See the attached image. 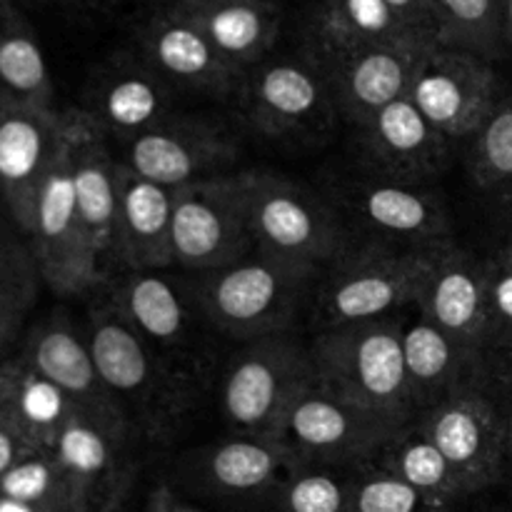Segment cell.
<instances>
[{
	"label": "cell",
	"instance_id": "cell-35",
	"mask_svg": "<svg viewBox=\"0 0 512 512\" xmlns=\"http://www.w3.org/2000/svg\"><path fill=\"white\" fill-rule=\"evenodd\" d=\"M0 498L40 512H83L73 483L50 450H30L0 478Z\"/></svg>",
	"mask_w": 512,
	"mask_h": 512
},
{
	"label": "cell",
	"instance_id": "cell-51",
	"mask_svg": "<svg viewBox=\"0 0 512 512\" xmlns=\"http://www.w3.org/2000/svg\"><path fill=\"white\" fill-rule=\"evenodd\" d=\"M115 512H125V510H123V508H120V510H115Z\"/></svg>",
	"mask_w": 512,
	"mask_h": 512
},
{
	"label": "cell",
	"instance_id": "cell-22",
	"mask_svg": "<svg viewBox=\"0 0 512 512\" xmlns=\"http://www.w3.org/2000/svg\"><path fill=\"white\" fill-rule=\"evenodd\" d=\"M298 465L283 440L258 433H233L190 455V475L203 493L258 510Z\"/></svg>",
	"mask_w": 512,
	"mask_h": 512
},
{
	"label": "cell",
	"instance_id": "cell-38",
	"mask_svg": "<svg viewBox=\"0 0 512 512\" xmlns=\"http://www.w3.org/2000/svg\"><path fill=\"white\" fill-rule=\"evenodd\" d=\"M490 350H512V243L485 258Z\"/></svg>",
	"mask_w": 512,
	"mask_h": 512
},
{
	"label": "cell",
	"instance_id": "cell-13",
	"mask_svg": "<svg viewBox=\"0 0 512 512\" xmlns=\"http://www.w3.org/2000/svg\"><path fill=\"white\" fill-rule=\"evenodd\" d=\"M235 100L245 123L273 140L315 133L338 115L328 78L308 53L260 60L243 75Z\"/></svg>",
	"mask_w": 512,
	"mask_h": 512
},
{
	"label": "cell",
	"instance_id": "cell-44",
	"mask_svg": "<svg viewBox=\"0 0 512 512\" xmlns=\"http://www.w3.org/2000/svg\"><path fill=\"white\" fill-rule=\"evenodd\" d=\"M25 453H30L28 445L0 420V478H3Z\"/></svg>",
	"mask_w": 512,
	"mask_h": 512
},
{
	"label": "cell",
	"instance_id": "cell-7",
	"mask_svg": "<svg viewBox=\"0 0 512 512\" xmlns=\"http://www.w3.org/2000/svg\"><path fill=\"white\" fill-rule=\"evenodd\" d=\"M105 298L173 368L195 383L205 380L210 355L203 330H213V325L195 298L193 280L168 275L165 270L120 273L108 283Z\"/></svg>",
	"mask_w": 512,
	"mask_h": 512
},
{
	"label": "cell",
	"instance_id": "cell-28",
	"mask_svg": "<svg viewBox=\"0 0 512 512\" xmlns=\"http://www.w3.org/2000/svg\"><path fill=\"white\" fill-rule=\"evenodd\" d=\"M170 8L188 18L243 75L273 53L283 25L275 0H175Z\"/></svg>",
	"mask_w": 512,
	"mask_h": 512
},
{
	"label": "cell",
	"instance_id": "cell-3",
	"mask_svg": "<svg viewBox=\"0 0 512 512\" xmlns=\"http://www.w3.org/2000/svg\"><path fill=\"white\" fill-rule=\"evenodd\" d=\"M438 248L350 240L320 275L315 290L318 330L393 318L418 308Z\"/></svg>",
	"mask_w": 512,
	"mask_h": 512
},
{
	"label": "cell",
	"instance_id": "cell-21",
	"mask_svg": "<svg viewBox=\"0 0 512 512\" xmlns=\"http://www.w3.org/2000/svg\"><path fill=\"white\" fill-rule=\"evenodd\" d=\"M138 53L175 93L235 98L243 73L233 68L188 18L163 5L138 35Z\"/></svg>",
	"mask_w": 512,
	"mask_h": 512
},
{
	"label": "cell",
	"instance_id": "cell-5",
	"mask_svg": "<svg viewBox=\"0 0 512 512\" xmlns=\"http://www.w3.org/2000/svg\"><path fill=\"white\" fill-rule=\"evenodd\" d=\"M255 253L325 270L350 245L333 203L275 170H240Z\"/></svg>",
	"mask_w": 512,
	"mask_h": 512
},
{
	"label": "cell",
	"instance_id": "cell-48",
	"mask_svg": "<svg viewBox=\"0 0 512 512\" xmlns=\"http://www.w3.org/2000/svg\"><path fill=\"white\" fill-rule=\"evenodd\" d=\"M3 220H10V218H8V213H3V210H0V223H3ZM10 223H13V220H10Z\"/></svg>",
	"mask_w": 512,
	"mask_h": 512
},
{
	"label": "cell",
	"instance_id": "cell-31",
	"mask_svg": "<svg viewBox=\"0 0 512 512\" xmlns=\"http://www.w3.org/2000/svg\"><path fill=\"white\" fill-rule=\"evenodd\" d=\"M390 40L423 38L385 0H320L305 53L323 55Z\"/></svg>",
	"mask_w": 512,
	"mask_h": 512
},
{
	"label": "cell",
	"instance_id": "cell-46",
	"mask_svg": "<svg viewBox=\"0 0 512 512\" xmlns=\"http://www.w3.org/2000/svg\"><path fill=\"white\" fill-rule=\"evenodd\" d=\"M0 512H40V510L25 508V505L10 503V500H3V498H0Z\"/></svg>",
	"mask_w": 512,
	"mask_h": 512
},
{
	"label": "cell",
	"instance_id": "cell-45",
	"mask_svg": "<svg viewBox=\"0 0 512 512\" xmlns=\"http://www.w3.org/2000/svg\"><path fill=\"white\" fill-rule=\"evenodd\" d=\"M500 8V28H503V40L508 55H512V0H498Z\"/></svg>",
	"mask_w": 512,
	"mask_h": 512
},
{
	"label": "cell",
	"instance_id": "cell-34",
	"mask_svg": "<svg viewBox=\"0 0 512 512\" xmlns=\"http://www.w3.org/2000/svg\"><path fill=\"white\" fill-rule=\"evenodd\" d=\"M430 8L438 45L475 53L490 63L508 58L498 0H430Z\"/></svg>",
	"mask_w": 512,
	"mask_h": 512
},
{
	"label": "cell",
	"instance_id": "cell-2",
	"mask_svg": "<svg viewBox=\"0 0 512 512\" xmlns=\"http://www.w3.org/2000/svg\"><path fill=\"white\" fill-rule=\"evenodd\" d=\"M193 275V290L218 335L238 343L293 333L300 310L315 300L323 270L253 253L228 268Z\"/></svg>",
	"mask_w": 512,
	"mask_h": 512
},
{
	"label": "cell",
	"instance_id": "cell-9",
	"mask_svg": "<svg viewBox=\"0 0 512 512\" xmlns=\"http://www.w3.org/2000/svg\"><path fill=\"white\" fill-rule=\"evenodd\" d=\"M415 420L438 445L470 498L512 478L503 418L485 375L425 408Z\"/></svg>",
	"mask_w": 512,
	"mask_h": 512
},
{
	"label": "cell",
	"instance_id": "cell-47",
	"mask_svg": "<svg viewBox=\"0 0 512 512\" xmlns=\"http://www.w3.org/2000/svg\"><path fill=\"white\" fill-rule=\"evenodd\" d=\"M498 512H512V500H510V503H508V505H503V508H500Z\"/></svg>",
	"mask_w": 512,
	"mask_h": 512
},
{
	"label": "cell",
	"instance_id": "cell-6",
	"mask_svg": "<svg viewBox=\"0 0 512 512\" xmlns=\"http://www.w3.org/2000/svg\"><path fill=\"white\" fill-rule=\"evenodd\" d=\"M313 383L310 345L295 333L248 340L220 373V413L233 433L275 435L290 405Z\"/></svg>",
	"mask_w": 512,
	"mask_h": 512
},
{
	"label": "cell",
	"instance_id": "cell-39",
	"mask_svg": "<svg viewBox=\"0 0 512 512\" xmlns=\"http://www.w3.org/2000/svg\"><path fill=\"white\" fill-rule=\"evenodd\" d=\"M10 225V220L0 223V295L38 298L40 275L33 250L23 235L10 230Z\"/></svg>",
	"mask_w": 512,
	"mask_h": 512
},
{
	"label": "cell",
	"instance_id": "cell-41",
	"mask_svg": "<svg viewBox=\"0 0 512 512\" xmlns=\"http://www.w3.org/2000/svg\"><path fill=\"white\" fill-rule=\"evenodd\" d=\"M33 303L35 298H23V295H0V363L15 355L13 348L23 335Z\"/></svg>",
	"mask_w": 512,
	"mask_h": 512
},
{
	"label": "cell",
	"instance_id": "cell-17",
	"mask_svg": "<svg viewBox=\"0 0 512 512\" xmlns=\"http://www.w3.org/2000/svg\"><path fill=\"white\" fill-rule=\"evenodd\" d=\"M430 48L433 45L423 40H390L308 55L323 68L340 118L360 128L385 105L410 93L415 73Z\"/></svg>",
	"mask_w": 512,
	"mask_h": 512
},
{
	"label": "cell",
	"instance_id": "cell-27",
	"mask_svg": "<svg viewBox=\"0 0 512 512\" xmlns=\"http://www.w3.org/2000/svg\"><path fill=\"white\" fill-rule=\"evenodd\" d=\"M405 380L413 413H423L455 390L483 380L488 350L460 343L418 308L403 313Z\"/></svg>",
	"mask_w": 512,
	"mask_h": 512
},
{
	"label": "cell",
	"instance_id": "cell-18",
	"mask_svg": "<svg viewBox=\"0 0 512 512\" xmlns=\"http://www.w3.org/2000/svg\"><path fill=\"white\" fill-rule=\"evenodd\" d=\"M65 145V110L0 108V198L28 240L40 188Z\"/></svg>",
	"mask_w": 512,
	"mask_h": 512
},
{
	"label": "cell",
	"instance_id": "cell-37",
	"mask_svg": "<svg viewBox=\"0 0 512 512\" xmlns=\"http://www.w3.org/2000/svg\"><path fill=\"white\" fill-rule=\"evenodd\" d=\"M348 512H458V505L430 498L403 480L365 465L353 470Z\"/></svg>",
	"mask_w": 512,
	"mask_h": 512
},
{
	"label": "cell",
	"instance_id": "cell-16",
	"mask_svg": "<svg viewBox=\"0 0 512 512\" xmlns=\"http://www.w3.org/2000/svg\"><path fill=\"white\" fill-rule=\"evenodd\" d=\"M135 445L140 443L125 425L75 408L50 453L73 483L83 512H115L133 483Z\"/></svg>",
	"mask_w": 512,
	"mask_h": 512
},
{
	"label": "cell",
	"instance_id": "cell-33",
	"mask_svg": "<svg viewBox=\"0 0 512 512\" xmlns=\"http://www.w3.org/2000/svg\"><path fill=\"white\" fill-rule=\"evenodd\" d=\"M468 170L473 183L512 215V93H500L493 113L468 140Z\"/></svg>",
	"mask_w": 512,
	"mask_h": 512
},
{
	"label": "cell",
	"instance_id": "cell-8",
	"mask_svg": "<svg viewBox=\"0 0 512 512\" xmlns=\"http://www.w3.org/2000/svg\"><path fill=\"white\" fill-rule=\"evenodd\" d=\"M403 423L345 403L313 383L290 405L275 438L288 445L300 465L358 470L373 463L375 453Z\"/></svg>",
	"mask_w": 512,
	"mask_h": 512
},
{
	"label": "cell",
	"instance_id": "cell-42",
	"mask_svg": "<svg viewBox=\"0 0 512 512\" xmlns=\"http://www.w3.org/2000/svg\"><path fill=\"white\" fill-rule=\"evenodd\" d=\"M400 18L405 20L410 30L415 35L425 40L430 45H438V38H435V18L433 8H430V0H385Z\"/></svg>",
	"mask_w": 512,
	"mask_h": 512
},
{
	"label": "cell",
	"instance_id": "cell-15",
	"mask_svg": "<svg viewBox=\"0 0 512 512\" xmlns=\"http://www.w3.org/2000/svg\"><path fill=\"white\" fill-rule=\"evenodd\" d=\"M500 93L503 88L490 60L433 45L415 73L408 98L450 143H468L493 113Z\"/></svg>",
	"mask_w": 512,
	"mask_h": 512
},
{
	"label": "cell",
	"instance_id": "cell-12",
	"mask_svg": "<svg viewBox=\"0 0 512 512\" xmlns=\"http://www.w3.org/2000/svg\"><path fill=\"white\" fill-rule=\"evenodd\" d=\"M40 283L58 298H78L100 288L108 278L90 245L75 203L73 175L68 160V130L60 158L40 188L33 228L28 235Z\"/></svg>",
	"mask_w": 512,
	"mask_h": 512
},
{
	"label": "cell",
	"instance_id": "cell-19",
	"mask_svg": "<svg viewBox=\"0 0 512 512\" xmlns=\"http://www.w3.org/2000/svg\"><path fill=\"white\" fill-rule=\"evenodd\" d=\"M175 90L140 58L120 50L90 73L83 113L110 143H130L175 113Z\"/></svg>",
	"mask_w": 512,
	"mask_h": 512
},
{
	"label": "cell",
	"instance_id": "cell-1",
	"mask_svg": "<svg viewBox=\"0 0 512 512\" xmlns=\"http://www.w3.org/2000/svg\"><path fill=\"white\" fill-rule=\"evenodd\" d=\"M85 338L115 408L140 445H165L198 408L200 383L155 353L103 295L88 305Z\"/></svg>",
	"mask_w": 512,
	"mask_h": 512
},
{
	"label": "cell",
	"instance_id": "cell-4",
	"mask_svg": "<svg viewBox=\"0 0 512 512\" xmlns=\"http://www.w3.org/2000/svg\"><path fill=\"white\" fill-rule=\"evenodd\" d=\"M308 345L320 388L373 413L415 418L405 380L403 313L323 328Z\"/></svg>",
	"mask_w": 512,
	"mask_h": 512
},
{
	"label": "cell",
	"instance_id": "cell-20",
	"mask_svg": "<svg viewBox=\"0 0 512 512\" xmlns=\"http://www.w3.org/2000/svg\"><path fill=\"white\" fill-rule=\"evenodd\" d=\"M360 163L368 173L428 185L450 165V140L405 95L355 128Z\"/></svg>",
	"mask_w": 512,
	"mask_h": 512
},
{
	"label": "cell",
	"instance_id": "cell-10",
	"mask_svg": "<svg viewBox=\"0 0 512 512\" xmlns=\"http://www.w3.org/2000/svg\"><path fill=\"white\" fill-rule=\"evenodd\" d=\"M253 253L240 173L215 175L175 190L173 258L180 270L210 273Z\"/></svg>",
	"mask_w": 512,
	"mask_h": 512
},
{
	"label": "cell",
	"instance_id": "cell-30",
	"mask_svg": "<svg viewBox=\"0 0 512 512\" xmlns=\"http://www.w3.org/2000/svg\"><path fill=\"white\" fill-rule=\"evenodd\" d=\"M40 40L13 0H0V108H55Z\"/></svg>",
	"mask_w": 512,
	"mask_h": 512
},
{
	"label": "cell",
	"instance_id": "cell-26",
	"mask_svg": "<svg viewBox=\"0 0 512 512\" xmlns=\"http://www.w3.org/2000/svg\"><path fill=\"white\" fill-rule=\"evenodd\" d=\"M173 200L175 190L143 178L118 160L113 263L123 273L173 268Z\"/></svg>",
	"mask_w": 512,
	"mask_h": 512
},
{
	"label": "cell",
	"instance_id": "cell-24",
	"mask_svg": "<svg viewBox=\"0 0 512 512\" xmlns=\"http://www.w3.org/2000/svg\"><path fill=\"white\" fill-rule=\"evenodd\" d=\"M65 130H68V160L80 220L95 255L108 273V263H113L115 210H118V158L103 130L80 108L65 110Z\"/></svg>",
	"mask_w": 512,
	"mask_h": 512
},
{
	"label": "cell",
	"instance_id": "cell-23",
	"mask_svg": "<svg viewBox=\"0 0 512 512\" xmlns=\"http://www.w3.org/2000/svg\"><path fill=\"white\" fill-rule=\"evenodd\" d=\"M15 353L28 360L43 378L58 385L78 410L125 425L123 415L118 413L100 380L85 330L78 328L68 315L53 313L35 323L23 335V343Z\"/></svg>",
	"mask_w": 512,
	"mask_h": 512
},
{
	"label": "cell",
	"instance_id": "cell-40",
	"mask_svg": "<svg viewBox=\"0 0 512 512\" xmlns=\"http://www.w3.org/2000/svg\"><path fill=\"white\" fill-rule=\"evenodd\" d=\"M485 383H488L490 395H493L495 405L500 410V418H503L512 470V350H488V358H485Z\"/></svg>",
	"mask_w": 512,
	"mask_h": 512
},
{
	"label": "cell",
	"instance_id": "cell-49",
	"mask_svg": "<svg viewBox=\"0 0 512 512\" xmlns=\"http://www.w3.org/2000/svg\"><path fill=\"white\" fill-rule=\"evenodd\" d=\"M158 3H163V5H170V3H175V0H158Z\"/></svg>",
	"mask_w": 512,
	"mask_h": 512
},
{
	"label": "cell",
	"instance_id": "cell-11",
	"mask_svg": "<svg viewBox=\"0 0 512 512\" xmlns=\"http://www.w3.org/2000/svg\"><path fill=\"white\" fill-rule=\"evenodd\" d=\"M333 203L345 228L350 233L358 228L363 240L403 248H435L455 240L448 208L428 185L365 173L345 180Z\"/></svg>",
	"mask_w": 512,
	"mask_h": 512
},
{
	"label": "cell",
	"instance_id": "cell-25",
	"mask_svg": "<svg viewBox=\"0 0 512 512\" xmlns=\"http://www.w3.org/2000/svg\"><path fill=\"white\" fill-rule=\"evenodd\" d=\"M418 310L460 343L490 350L488 268L483 255L455 240L440 245Z\"/></svg>",
	"mask_w": 512,
	"mask_h": 512
},
{
	"label": "cell",
	"instance_id": "cell-43",
	"mask_svg": "<svg viewBox=\"0 0 512 512\" xmlns=\"http://www.w3.org/2000/svg\"><path fill=\"white\" fill-rule=\"evenodd\" d=\"M145 512H208V510L188 503V500H185L183 495L175 493L170 485H155V488L150 490Z\"/></svg>",
	"mask_w": 512,
	"mask_h": 512
},
{
	"label": "cell",
	"instance_id": "cell-50",
	"mask_svg": "<svg viewBox=\"0 0 512 512\" xmlns=\"http://www.w3.org/2000/svg\"><path fill=\"white\" fill-rule=\"evenodd\" d=\"M0 210H3V213H5V205H3V198H0Z\"/></svg>",
	"mask_w": 512,
	"mask_h": 512
},
{
	"label": "cell",
	"instance_id": "cell-36",
	"mask_svg": "<svg viewBox=\"0 0 512 512\" xmlns=\"http://www.w3.org/2000/svg\"><path fill=\"white\" fill-rule=\"evenodd\" d=\"M353 470L298 465L260 512H348Z\"/></svg>",
	"mask_w": 512,
	"mask_h": 512
},
{
	"label": "cell",
	"instance_id": "cell-32",
	"mask_svg": "<svg viewBox=\"0 0 512 512\" xmlns=\"http://www.w3.org/2000/svg\"><path fill=\"white\" fill-rule=\"evenodd\" d=\"M370 468L383 470V473L408 483L410 488L420 490L435 500H443V503L460 505L470 498L460 478L445 460V455L440 453L438 445L430 440V435L415 418L405 420L385 440L383 448L375 453Z\"/></svg>",
	"mask_w": 512,
	"mask_h": 512
},
{
	"label": "cell",
	"instance_id": "cell-14",
	"mask_svg": "<svg viewBox=\"0 0 512 512\" xmlns=\"http://www.w3.org/2000/svg\"><path fill=\"white\" fill-rule=\"evenodd\" d=\"M120 163L143 178L180 190L198 180L233 173L238 143L218 120L193 113H173L123 145Z\"/></svg>",
	"mask_w": 512,
	"mask_h": 512
},
{
	"label": "cell",
	"instance_id": "cell-29",
	"mask_svg": "<svg viewBox=\"0 0 512 512\" xmlns=\"http://www.w3.org/2000/svg\"><path fill=\"white\" fill-rule=\"evenodd\" d=\"M73 410L68 395L18 353L0 363V420L30 450H53Z\"/></svg>",
	"mask_w": 512,
	"mask_h": 512
}]
</instances>
